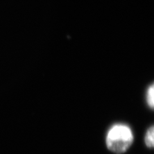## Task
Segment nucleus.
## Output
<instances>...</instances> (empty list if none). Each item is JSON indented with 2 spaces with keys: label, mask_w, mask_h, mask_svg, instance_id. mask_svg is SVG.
<instances>
[{
  "label": "nucleus",
  "mask_w": 154,
  "mask_h": 154,
  "mask_svg": "<svg viewBox=\"0 0 154 154\" xmlns=\"http://www.w3.org/2000/svg\"><path fill=\"white\" fill-rule=\"evenodd\" d=\"M133 134L127 125H115L110 128L106 137V144L109 150L116 153L126 152L133 142Z\"/></svg>",
  "instance_id": "f257e3e1"
},
{
  "label": "nucleus",
  "mask_w": 154,
  "mask_h": 154,
  "mask_svg": "<svg viewBox=\"0 0 154 154\" xmlns=\"http://www.w3.org/2000/svg\"><path fill=\"white\" fill-rule=\"evenodd\" d=\"M154 128L153 127H151L148 129L146 133L145 137H144V141H145L146 145L148 148H153L154 145L153 141V134H154Z\"/></svg>",
  "instance_id": "f03ea898"
},
{
  "label": "nucleus",
  "mask_w": 154,
  "mask_h": 154,
  "mask_svg": "<svg viewBox=\"0 0 154 154\" xmlns=\"http://www.w3.org/2000/svg\"><path fill=\"white\" fill-rule=\"evenodd\" d=\"M146 101L149 107L151 109H153L154 107V87L152 84L149 87L147 91Z\"/></svg>",
  "instance_id": "7ed1b4c3"
}]
</instances>
